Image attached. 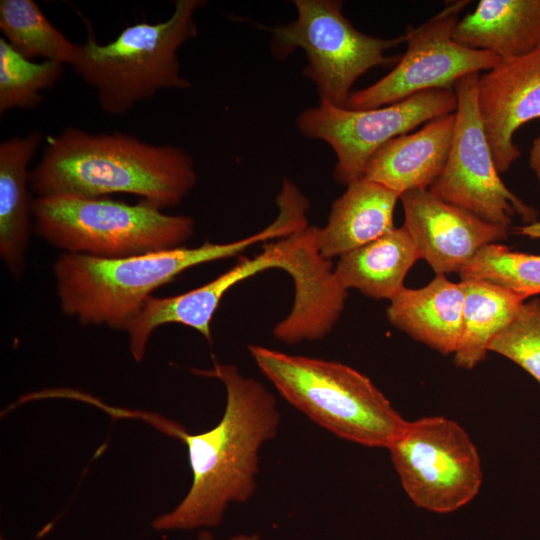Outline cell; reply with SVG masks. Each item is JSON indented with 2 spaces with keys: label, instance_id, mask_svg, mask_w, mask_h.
I'll use <instances>...</instances> for the list:
<instances>
[{
  "label": "cell",
  "instance_id": "ac0fdd59",
  "mask_svg": "<svg viewBox=\"0 0 540 540\" xmlns=\"http://www.w3.org/2000/svg\"><path fill=\"white\" fill-rule=\"evenodd\" d=\"M42 133L6 139L0 144V256L14 278L22 275L31 230L29 164Z\"/></svg>",
  "mask_w": 540,
  "mask_h": 540
},
{
  "label": "cell",
  "instance_id": "e0dca14e",
  "mask_svg": "<svg viewBox=\"0 0 540 540\" xmlns=\"http://www.w3.org/2000/svg\"><path fill=\"white\" fill-rule=\"evenodd\" d=\"M464 292L445 275L427 285L404 287L387 307L388 321L413 339L444 354L457 350L462 323Z\"/></svg>",
  "mask_w": 540,
  "mask_h": 540
},
{
  "label": "cell",
  "instance_id": "30bf717a",
  "mask_svg": "<svg viewBox=\"0 0 540 540\" xmlns=\"http://www.w3.org/2000/svg\"><path fill=\"white\" fill-rule=\"evenodd\" d=\"M456 109L454 89H432L364 110L320 102L298 115L296 127L306 138L331 147L336 155L333 175L348 185L363 177L369 159L384 144Z\"/></svg>",
  "mask_w": 540,
  "mask_h": 540
},
{
  "label": "cell",
  "instance_id": "3957f363",
  "mask_svg": "<svg viewBox=\"0 0 540 540\" xmlns=\"http://www.w3.org/2000/svg\"><path fill=\"white\" fill-rule=\"evenodd\" d=\"M282 217L261 231L228 243L205 242L123 258L61 254L53 264L61 311L83 326L125 330L151 293L195 266L238 255L257 243L290 233Z\"/></svg>",
  "mask_w": 540,
  "mask_h": 540
},
{
  "label": "cell",
  "instance_id": "6da1fadb",
  "mask_svg": "<svg viewBox=\"0 0 540 540\" xmlns=\"http://www.w3.org/2000/svg\"><path fill=\"white\" fill-rule=\"evenodd\" d=\"M192 372L223 383L225 410L208 431L189 434L173 424L168 429L187 446L192 484L174 509L152 520L156 531L217 527L230 503L248 501L257 487L259 450L280 424L274 395L236 366L215 362L211 369Z\"/></svg>",
  "mask_w": 540,
  "mask_h": 540
},
{
  "label": "cell",
  "instance_id": "277c9868",
  "mask_svg": "<svg viewBox=\"0 0 540 540\" xmlns=\"http://www.w3.org/2000/svg\"><path fill=\"white\" fill-rule=\"evenodd\" d=\"M248 351L287 402L341 439L387 449L408 422L367 376L348 365L260 345Z\"/></svg>",
  "mask_w": 540,
  "mask_h": 540
},
{
  "label": "cell",
  "instance_id": "2e32d148",
  "mask_svg": "<svg viewBox=\"0 0 540 540\" xmlns=\"http://www.w3.org/2000/svg\"><path fill=\"white\" fill-rule=\"evenodd\" d=\"M400 196L366 178L347 185L332 204L327 224L316 229L321 255L331 260L392 231L394 209Z\"/></svg>",
  "mask_w": 540,
  "mask_h": 540
},
{
  "label": "cell",
  "instance_id": "8fae6325",
  "mask_svg": "<svg viewBox=\"0 0 540 540\" xmlns=\"http://www.w3.org/2000/svg\"><path fill=\"white\" fill-rule=\"evenodd\" d=\"M479 73L455 83L456 120L445 166L429 188L442 200L480 219L510 229L514 216L532 223L538 211L515 195L502 181L487 141L477 103Z\"/></svg>",
  "mask_w": 540,
  "mask_h": 540
},
{
  "label": "cell",
  "instance_id": "9a60e30c",
  "mask_svg": "<svg viewBox=\"0 0 540 540\" xmlns=\"http://www.w3.org/2000/svg\"><path fill=\"white\" fill-rule=\"evenodd\" d=\"M456 115L435 118L416 132L398 136L369 159L363 178L376 182L399 196L429 189L440 176L452 143Z\"/></svg>",
  "mask_w": 540,
  "mask_h": 540
},
{
  "label": "cell",
  "instance_id": "d6986e66",
  "mask_svg": "<svg viewBox=\"0 0 540 540\" xmlns=\"http://www.w3.org/2000/svg\"><path fill=\"white\" fill-rule=\"evenodd\" d=\"M453 39L501 59L528 54L540 47V0H481L457 22Z\"/></svg>",
  "mask_w": 540,
  "mask_h": 540
},
{
  "label": "cell",
  "instance_id": "5b68a950",
  "mask_svg": "<svg viewBox=\"0 0 540 540\" xmlns=\"http://www.w3.org/2000/svg\"><path fill=\"white\" fill-rule=\"evenodd\" d=\"M202 0H177L171 16L159 23L137 22L116 38L99 44L89 33L71 65L97 95L103 111L123 115L165 89H189L181 74L178 50L197 37L195 12Z\"/></svg>",
  "mask_w": 540,
  "mask_h": 540
},
{
  "label": "cell",
  "instance_id": "52a82bcc",
  "mask_svg": "<svg viewBox=\"0 0 540 540\" xmlns=\"http://www.w3.org/2000/svg\"><path fill=\"white\" fill-rule=\"evenodd\" d=\"M271 268L289 274L295 294L306 296L317 291L328 276L330 262L318 249L316 227L306 225L266 243L258 255L243 258L213 280L188 292L169 297L150 296L126 331L133 359L141 362L154 330L170 323L192 328L211 343V322L224 295L236 284Z\"/></svg>",
  "mask_w": 540,
  "mask_h": 540
},
{
  "label": "cell",
  "instance_id": "cb8c5ba5",
  "mask_svg": "<svg viewBox=\"0 0 540 540\" xmlns=\"http://www.w3.org/2000/svg\"><path fill=\"white\" fill-rule=\"evenodd\" d=\"M461 280L480 279L508 288L526 299L540 294V255L489 244L458 273Z\"/></svg>",
  "mask_w": 540,
  "mask_h": 540
},
{
  "label": "cell",
  "instance_id": "5bb4252c",
  "mask_svg": "<svg viewBox=\"0 0 540 540\" xmlns=\"http://www.w3.org/2000/svg\"><path fill=\"white\" fill-rule=\"evenodd\" d=\"M477 103L495 166L506 173L521 156L514 134L540 118V47L479 76Z\"/></svg>",
  "mask_w": 540,
  "mask_h": 540
},
{
  "label": "cell",
  "instance_id": "484cf974",
  "mask_svg": "<svg viewBox=\"0 0 540 540\" xmlns=\"http://www.w3.org/2000/svg\"><path fill=\"white\" fill-rule=\"evenodd\" d=\"M528 164L540 184V134L532 141Z\"/></svg>",
  "mask_w": 540,
  "mask_h": 540
},
{
  "label": "cell",
  "instance_id": "7a4b0ae2",
  "mask_svg": "<svg viewBox=\"0 0 540 540\" xmlns=\"http://www.w3.org/2000/svg\"><path fill=\"white\" fill-rule=\"evenodd\" d=\"M197 181L194 161L180 147L75 127L49 136L41 159L30 172V189L36 197L127 193L160 209L179 205Z\"/></svg>",
  "mask_w": 540,
  "mask_h": 540
},
{
  "label": "cell",
  "instance_id": "603a6c76",
  "mask_svg": "<svg viewBox=\"0 0 540 540\" xmlns=\"http://www.w3.org/2000/svg\"><path fill=\"white\" fill-rule=\"evenodd\" d=\"M63 66L49 60H29L0 37V114L16 108H31L42 102L40 92L60 80Z\"/></svg>",
  "mask_w": 540,
  "mask_h": 540
},
{
  "label": "cell",
  "instance_id": "83f0119b",
  "mask_svg": "<svg viewBox=\"0 0 540 540\" xmlns=\"http://www.w3.org/2000/svg\"><path fill=\"white\" fill-rule=\"evenodd\" d=\"M197 540H215L213 535L206 529H203L199 532ZM227 540H260L259 535L257 534H239L234 535Z\"/></svg>",
  "mask_w": 540,
  "mask_h": 540
},
{
  "label": "cell",
  "instance_id": "8992f818",
  "mask_svg": "<svg viewBox=\"0 0 540 540\" xmlns=\"http://www.w3.org/2000/svg\"><path fill=\"white\" fill-rule=\"evenodd\" d=\"M33 229L66 253L123 258L184 246L195 222L141 200L54 195L32 201Z\"/></svg>",
  "mask_w": 540,
  "mask_h": 540
},
{
  "label": "cell",
  "instance_id": "4316f807",
  "mask_svg": "<svg viewBox=\"0 0 540 540\" xmlns=\"http://www.w3.org/2000/svg\"><path fill=\"white\" fill-rule=\"evenodd\" d=\"M514 233L532 239H540V220L513 228Z\"/></svg>",
  "mask_w": 540,
  "mask_h": 540
},
{
  "label": "cell",
  "instance_id": "7402d4cb",
  "mask_svg": "<svg viewBox=\"0 0 540 540\" xmlns=\"http://www.w3.org/2000/svg\"><path fill=\"white\" fill-rule=\"evenodd\" d=\"M0 30L9 45L29 60H44L72 65L79 44L71 42L45 16L32 0H1Z\"/></svg>",
  "mask_w": 540,
  "mask_h": 540
},
{
  "label": "cell",
  "instance_id": "d4e9b609",
  "mask_svg": "<svg viewBox=\"0 0 540 540\" xmlns=\"http://www.w3.org/2000/svg\"><path fill=\"white\" fill-rule=\"evenodd\" d=\"M488 351L511 360L540 385V299L525 301L513 321L490 342Z\"/></svg>",
  "mask_w": 540,
  "mask_h": 540
},
{
  "label": "cell",
  "instance_id": "f1b7e54d",
  "mask_svg": "<svg viewBox=\"0 0 540 540\" xmlns=\"http://www.w3.org/2000/svg\"><path fill=\"white\" fill-rule=\"evenodd\" d=\"M0 540H5V539L3 537H1Z\"/></svg>",
  "mask_w": 540,
  "mask_h": 540
},
{
  "label": "cell",
  "instance_id": "9c48e42d",
  "mask_svg": "<svg viewBox=\"0 0 540 540\" xmlns=\"http://www.w3.org/2000/svg\"><path fill=\"white\" fill-rule=\"evenodd\" d=\"M387 449L404 491L422 509L450 513L480 491L483 472L477 448L449 418L408 421Z\"/></svg>",
  "mask_w": 540,
  "mask_h": 540
},
{
  "label": "cell",
  "instance_id": "ba28073f",
  "mask_svg": "<svg viewBox=\"0 0 540 540\" xmlns=\"http://www.w3.org/2000/svg\"><path fill=\"white\" fill-rule=\"evenodd\" d=\"M297 18L285 25L267 27L271 51L279 60L297 48L304 50L307 65L303 75L311 80L324 102L346 108L354 83L377 66L397 63L385 52L405 41L365 34L343 13L339 0H295Z\"/></svg>",
  "mask_w": 540,
  "mask_h": 540
},
{
  "label": "cell",
  "instance_id": "7c38bea8",
  "mask_svg": "<svg viewBox=\"0 0 540 540\" xmlns=\"http://www.w3.org/2000/svg\"><path fill=\"white\" fill-rule=\"evenodd\" d=\"M470 1H452L423 24L408 25L407 45L396 66L372 85L352 92L347 108L364 110L389 105L432 89H453L467 75L493 68L501 58L471 49L453 39L459 14Z\"/></svg>",
  "mask_w": 540,
  "mask_h": 540
},
{
  "label": "cell",
  "instance_id": "ffe728a7",
  "mask_svg": "<svg viewBox=\"0 0 540 540\" xmlns=\"http://www.w3.org/2000/svg\"><path fill=\"white\" fill-rule=\"evenodd\" d=\"M419 259L420 252L402 225L340 256L334 273L344 289L390 301L405 287L404 279Z\"/></svg>",
  "mask_w": 540,
  "mask_h": 540
},
{
  "label": "cell",
  "instance_id": "4fadbf2b",
  "mask_svg": "<svg viewBox=\"0 0 540 540\" xmlns=\"http://www.w3.org/2000/svg\"><path fill=\"white\" fill-rule=\"evenodd\" d=\"M403 226L414 240L421 259L436 275L457 272L483 247L506 240L509 229L488 223L448 203L429 189L400 196Z\"/></svg>",
  "mask_w": 540,
  "mask_h": 540
},
{
  "label": "cell",
  "instance_id": "44dd1931",
  "mask_svg": "<svg viewBox=\"0 0 540 540\" xmlns=\"http://www.w3.org/2000/svg\"><path fill=\"white\" fill-rule=\"evenodd\" d=\"M464 292L461 335L454 355L456 366L472 369L485 359L490 342L516 317L527 300L498 284L461 280Z\"/></svg>",
  "mask_w": 540,
  "mask_h": 540
}]
</instances>
